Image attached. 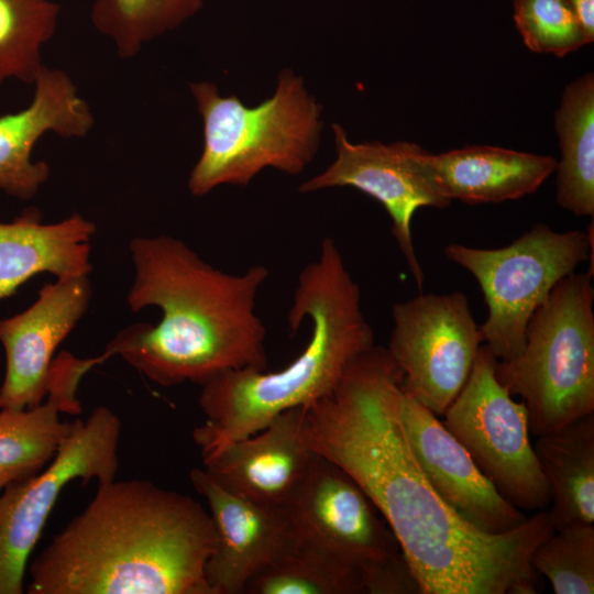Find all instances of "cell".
Listing matches in <instances>:
<instances>
[{"label": "cell", "mask_w": 594, "mask_h": 594, "mask_svg": "<svg viewBox=\"0 0 594 594\" xmlns=\"http://www.w3.org/2000/svg\"><path fill=\"white\" fill-rule=\"evenodd\" d=\"M403 375L386 348L356 358L334 389L305 407L307 447L344 470L383 515L421 594H536L530 559L554 529L549 510L484 532L436 492L402 420Z\"/></svg>", "instance_id": "obj_1"}, {"label": "cell", "mask_w": 594, "mask_h": 594, "mask_svg": "<svg viewBox=\"0 0 594 594\" xmlns=\"http://www.w3.org/2000/svg\"><path fill=\"white\" fill-rule=\"evenodd\" d=\"M209 510L145 480L98 484L30 565L29 594H209Z\"/></svg>", "instance_id": "obj_2"}, {"label": "cell", "mask_w": 594, "mask_h": 594, "mask_svg": "<svg viewBox=\"0 0 594 594\" xmlns=\"http://www.w3.org/2000/svg\"><path fill=\"white\" fill-rule=\"evenodd\" d=\"M134 280L128 293L133 311L156 306L155 324L120 331L106 348L158 385H202L223 372L266 370L265 327L255 311L268 270L254 265L239 275L215 268L182 240L138 237L130 242Z\"/></svg>", "instance_id": "obj_3"}, {"label": "cell", "mask_w": 594, "mask_h": 594, "mask_svg": "<svg viewBox=\"0 0 594 594\" xmlns=\"http://www.w3.org/2000/svg\"><path fill=\"white\" fill-rule=\"evenodd\" d=\"M310 319V339L287 366L223 372L201 385L205 421L194 432L201 458L248 437L279 414L331 393L351 363L374 345L361 308V290L334 241L327 237L318 260L299 274L288 311L294 333Z\"/></svg>", "instance_id": "obj_4"}, {"label": "cell", "mask_w": 594, "mask_h": 594, "mask_svg": "<svg viewBox=\"0 0 594 594\" xmlns=\"http://www.w3.org/2000/svg\"><path fill=\"white\" fill-rule=\"evenodd\" d=\"M190 89L204 124L202 152L188 178L191 195L248 185L266 167L298 175L315 157L321 108L293 72L284 70L274 95L256 107L220 96L212 82Z\"/></svg>", "instance_id": "obj_5"}, {"label": "cell", "mask_w": 594, "mask_h": 594, "mask_svg": "<svg viewBox=\"0 0 594 594\" xmlns=\"http://www.w3.org/2000/svg\"><path fill=\"white\" fill-rule=\"evenodd\" d=\"M592 276L573 272L559 280L532 314L522 350L496 362L497 380L521 397L537 437L594 414Z\"/></svg>", "instance_id": "obj_6"}, {"label": "cell", "mask_w": 594, "mask_h": 594, "mask_svg": "<svg viewBox=\"0 0 594 594\" xmlns=\"http://www.w3.org/2000/svg\"><path fill=\"white\" fill-rule=\"evenodd\" d=\"M444 254L477 280L488 308L482 341L497 361L509 360L522 350L528 322L556 284L593 261V223L586 232L536 224L501 249L450 243Z\"/></svg>", "instance_id": "obj_7"}, {"label": "cell", "mask_w": 594, "mask_h": 594, "mask_svg": "<svg viewBox=\"0 0 594 594\" xmlns=\"http://www.w3.org/2000/svg\"><path fill=\"white\" fill-rule=\"evenodd\" d=\"M283 508L298 541L360 571L370 594H421L387 521L333 462L317 455Z\"/></svg>", "instance_id": "obj_8"}, {"label": "cell", "mask_w": 594, "mask_h": 594, "mask_svg": "<svg viewBox=\"0 0 594 594\" xmlns=\"http://www.w3.org/2000/svg\"><path fill=\"white\" fill-rule=\"evenodd\" d=\"M496 362L485 344L479 348L442 422L507 502L520 510H543L551 492L530 442L527 410L497 380Z\"/></svg>", "instance_id": "obj_9"}, {"label": "cell", "mask_w": 594, "mask_h": 594, "mask_svg": "<svg viewBox=\"0 0 594 594\" xmlns=\"http://www.w3.org/2000/svg\"><path fill=\"white\" fill-rule=\"evenodd\" d=\"M121 422L99 406L77 419L53 459L37 473L0 493V594L23 593L29 557L63 490L73 481L105 484L119 468Z\"/></svg>", "instance_id": "obj_10"}, {"label": "cell", "mask_w": 594, "mask_h": 594, "mask_svg": "<svg viewBox=\"0 0 594 594\" xmlns=\"http://www.w3.org/2000/svg\"><path fill=\"white\" fill-rule=\"evenodd\" d=\"M386 348L403 375V391L438 417L464 386L482 345L468 297L421 294L392 308Z\"/></svg>", "instance_id": "obj_11"}, {"label": "cell", "mask_w": 594, "mask_h": 594, "mask_svg": "<svg viewBox=\"0 0 594 594\" xmlns=\"http://www.w3.org/2000/svg\"><path fill=\"white\" fill-rule=\"evenodd\" d=\"M336 161L322 173L300 185L301 193L330 187H353L383 205L392 219V233L406 260L418 289L425 282L411 237V220L421 207L443 209L451 204L428 174L415 143L399 141L351 143L344 130L333 125Z\"/></svg>", "instance_id": "obj_12"}, {"label": "cell", "mask_w": 594, "mask_h": 594, "mask_svg": "<svg viewBox=\"0 0 594 594\" xmlns=\"http://www.w3.org/2000/svg\"><path fill=\"white\" fill-rule=\"evenodd\" d=\"M216 529V546L205 566L209 594H244L248 583L296 542L283 507L228 491L200 468L190 471Z\"/></svg>", "instance_id": "obj_13"}, {"label": "cell", "mask_w": 594, "mask_h": 594, "mask_svg": "<svg viewBox=\"0 0 594 594\" xmlns=\"http://www.w3.org/2000/svg\"><path fill=\"white\" fill-rule=\"evenodd\" d=\"M91 297L88 276L45 284L24 311L0 320L7 366L0 409H24L46 395L53 355L85 315Z\"/></svg>", "instance_id": "obj_14"}, {"label": "cell", "mask_w": 594, "mask_h": 594, "mask_svg": "<svg viewBox=\"0 0 594 594\" xmlns=\"http://www.w3.org/2000/svg\"><path fill=\"white\" fill-rule=\"evenodd\" d=\"M402 420L427 479L463 520L484 532L503 534L527 519L497 492L439 417L404 391Z\"/></svg>", "instance_id": "obj_15"}, {"label": "cell", "mask_w": 594, "mask_h": 594, "mask_svg": "<svg viewBox=\"0 0 594 594\" xmlns=\"http://www.w3.org/2000/svg\"><path fill=\"white\" fill-rule=\"evenodd\" d=\"M31 103L0 116V189L21 200L32 199L50 177L45 162L32 161L36 142L47 132L64 139L84 138L95 118L72 78L43 65Z\"/></svg>", "instance_id": "obj_16"}, {"label": "cell", "mask_w": 594, "mask_h": 594, "mask_svg": "<svg viewBox=\"0 0 594 594\" xmlns=\"http://www.w3.org/2000/svg\"><path fill=\"white\" fill-rule=\"evenodd\" d=\"M304 414L305 407L279 414L261 430L202 457V469L232 493L283 507L317 457L302 438Z\"/></svg>", "instance_id": "obj_17"}, {"label": "cell", "mask_w": 594, "mask_h": 594, "mask_svg": "<svg viewBox=\"0 0 594 594\" xmlns=\"http://www.w3.org/2000/svg\"><path fill=\"white\" fill-rule=\"evenodd\" d=\"M103 355L79 359L62 352L51 365L47 395L31 408L0 409V493L10 484L41 471L55 455L73 424L62 414L81 411L80 381Z\"/></svg>", "instance_id": "obj_18"}, {"label": "cell", "mask_w": 594, "mask_h": 594, "mask_svg": "<svg viewBox=\"0 0 594 594\" xmlns=\"http://www.w3.org/2000/svg\"><path fill=\"white\" fill-rule=\"evenodd\" d=\"M95 232V223L80 213L44 223L35 208L25 209L9 223L0 222V299L13 295L36 274L88 276Z\"/></svg>", "instance_id": "obj_19"}, {"label": "cell", "mask_w": 594, "mask_h": 594, "mask_svg": "<svg viewBox=\"0 0 594 594\" xmlns=\"http://www.w3.org/2000/svg\"><path fill=\"white\" fill-rule=\"evenodd\" d=\"M422 162L448 199L470 205L530 195L557 167L552 156L491 145L464 146L441 154L425 151Z\"/></svg>", "instance_id": "obj_20"}, {"label": "cell", "mask_w": 594, "mask_h": 594, "mask_svg": "<svg viewBox=\"0 0 594 594\" xmlns=\"http://www.w3.org/2000/svg\"><path fill=\"white\" fill-rule=\"evenodd\" d=\"M551 492L549 510L554 530L594 524V414L534 444Z\"/></svg>", "instance_id": "obj_21"}, {"label": "cell", "mask_w": 594, "mask_h": 594, "mask_svg": "<svg viewBox=\"0 0 594 594\" xmlns=\"http://www.w3.org/2000/svg\"><path fill=\"white\" fill-rule=\"evenodd\" d=\"M561 160L557 162L556 200L575 216L594 215V76L569 84L554 114Z\"/></svg>", "instance_id": "obj_22"}, {"label": "cell", "mask_w": 594, "mask_h": 594, "mask_svg": "<svg viewBox=\"0 0 594 594\" xmlns=\"http://www.w3.org/2000/svg\"><path fill=\"white\" fill-rule=\"evenodd\" d=\"M244 594H370V588L360 571L296 539L248 583Z\"/></svg>", "instance_id": "obj_23"}, {"label": "cell", "mask_w": 594, "mask_h": 594, "mask_svg": "<svg viewBox=\"0 0 594 594\" xmlns=\"http://www.w3.org/2000/svg\"><path fill=\"white\" fill-rule=\"evenodd\" d=\"M204 0H95L92 25L110 37L121 58L136 55L143 45L194 16Z\"/></svg>", "instance_id": "obj_24"}, {"label": "cell", "mask_w": 594, "mask_h": 594, "mask_svg": "<svg viewBox=\"0 0 594 594\" xmlns=\"http://www.w3.org/2000/svg\"><path fill=\"white\" fill-rule=\"evenodd\" d=\"M51 0H0V85L10 78L33 84L43 67L41 48L58 24Z\"/></svg>", "instance_id": "obj_25"}, {"label": "cell", "mask_w": 594, "mask_h": 594, "mask_svg": "<svg viewBox=\"0 0 594 594\" xmlns=\"http://www.w3.org/2000/svg\"><path fill=\"white\" fill-rule=\"evenodd\" d=\"M530 564L556 594H593L594 526L553 530L534 550Z\"/></svg>", "instance_id": "obj_26"}, {"label": "cell", "mask_w": 594, "mask_h": 594, "mask_svg": "<svg viewBox=\"0 0 594 594\" xmlns=\"http://www.w3.org/2000/svg\"><path fill=\"white\" fill-rule=\"evenodd\" d=\"M514 20L536 53L563 57L591 43L566 0H514Z\"/></svg>", "instance_id": "obj_27"}, {"label": "cell", "mask_w": 594, "mask_h": 594, "mask_svg": "<svg viewBox=\"0 0 594 594\" xmlns=\"http://www.w3.org/2000/svg\"><path fill=\"white\" fill-rule=\"evenodd\" d=\"M572 7L585 35L594 40V0H566Z\"/></svg>", "instance_id": "obj_28"}]
</instances>
